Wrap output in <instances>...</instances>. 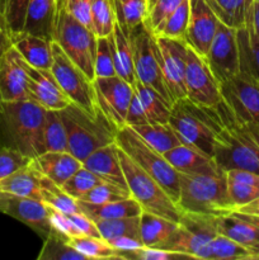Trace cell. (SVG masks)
Returning a JSON list of instances; mask_svg holds the SVG:
<instances>
[{"label": "cell", "instance_id": "cell-58", "mask_svg": "<svg viewBox=\"0 0 259 260\" xmlns=\"http://www.w3.org/2000/svg\"><path fill=\"white\" fill-rule=\"evenodd\" d=\"M246 23L253 28L255 35L259 37V3L255 2V0L251 2L250 8H249L248 14H246L245 24Z\"/></svg>", "mask_w": 259, "mask_h": 260}, {"label": "cell", "instance_id": "cell-41", "mask_svg": "<svg viewBox=\"0 0 259 260\" xmlns=\"http://www.w3.org/2000/svg\"><path fill=\"white\" fill-rule=\"evenodd\" d=\"M99 235L106 241L121 236H134L140 238V216L137 217L113 218V220L94 221Z\"/></svg>", "mask_w": 259, "mask_h": 260}, {"label": "cell", "instance_id": "cell-11", "mask_svg": "<svg viewBox=\"0 0 259 260\" xmlns=\"http://www.w3.org/2000/svg\"><path fill=\"white\" fill-rule=\"evenodd\" d=\"M53 62L51 73L55 76L60 88L71 103L76 104L84 111L95 114L98 111L93 80L76 66L62 51V48L52 41Z\"/></svg>", "mask_w": 259, "mask_h": 260}, {"label": "cell", "instance_id": "cell-9", "mask_svg": "<svg viewBox=\"0 0 259 260\" xmlns=\"http://www.w3.org/2000/svg\"><path fill=\"white\" fill-rule=\"evenodd\" d=\"M217 216L182 212L174 233L156 248L184 254L189 259L210 260L211 241L217 235Z\"/></svg>", "mask_w": 259, "mask_h": 260}, {"label": "cell", "instance_id": "cell-24", "mask_svg": "<svg viewBox=\"0 0 259 260\" xmlns=\"http://www.w3.org/2000/svg\"><path fill=\"white\" fill-rule=\"evenodd\" d=\"M56 14L57 0H29L23 32L53 41Z\"/></svg>", "mask_w": 259, "mask_h": 260}, {"label": "cell", "instance_id": "cell-54", "mask_svg": "<svg viewBox=\"0 0 259 260\" xmlns=\"http://www.w3.org/2000/svg\"><path fill=\"white\" fill-rule=\"evenodd\" d=\"M150 123L149 119H147L146 113L144 111V107H142L141 102L137 98L136 94H134L131 99V103H130L128 109H127L126 114V126H140V124H146Z\"/></svg>", "mask_w": 259, "mask_h": 260}, {"label": "cell", "instance_id": "cell-42", "mask_svg": "<svg viewBox=\"0 0 259 260\" xmlns=\"http://www.w3.org/2000/svg\"><path fill=\"white\" fill-rule=\"evenodd\" d=\"M258 259L253 251L236 241L217 234L211 241L210 260H244Z\"/></svg>", "mask_w": 259, "mask_h": 260}, {"label": "cell", "instance_id": "cell-26", "mask_svg": "<svg viewBox=\"0 0 259 260\" xmlns=\"http://www.w3.org/2000/svg\"><path fill=\"white\" fill-rule=\"evenodd\" d=\"M13 46L30 66L40 70H51L53 62L52 41L22 32L13 37Z\"/></svg>", "mask_w": 259, "mask_h": 260}, {"label": "cell", "instance_id": "cell-20", "mask_svg": "<svg viewBox=\"0 0 259 260\" xmlns=\"http://www.w3.org/2000/svg\"><path fill=\"white\" fill-rule=\"evenodd\" d=\"M28 101L24 60L13 46L0 63V102Z\"/></svg>", "mask_w": 259, "mask_h": 260}, {"label": "cell", "instance_id": "cell-13", "mask_svg": "<svg viewBox=\"0 0 259 260\" xmlns=\"http://www.w3.org/2000/svg\"><path fill=\"white\" fill-rule=\"evenodd\" d=\"M96 107L118 131L126 126V114L134 96V85L119 78H95L93 80Z\"/></svg>", "mask_w": 259, "mask_h": 260}, {"label": "cell", "instance_id": "cell-30", "mask_svg": "<svg viewBox=\"0 0 259 260\" xmlns=\"http://www.w3.org/2000/svg\"><path fill=\"white\" fill-rule=\"evenodd\" d=\"M240 73L259 83V37L246 23L238 29Z\"/></svg>", "mask_w": 259, "mask_h": 260}, {"label": "cell", "instance_id": "cell-38", "mask_svg": "<svg viewBox=\"0 0 259 260\" xmlns=\"http://www.w3.org/2000/svg\"><path fill=\"white\" fill-rule=\"evenodd\" d=\"M41 196H42V202L45 205L61 211L66 215L80 212L78 200L71 197L60 185H57L43 175L41 178Z\"/></svg>", "mask_w": 259, "mask_h": 260}, {"label": "cell", "instance_id": "cell-32", "mask_svg": "<svg viewBox=\"0 0 259 260\" xmlns=\"http://www.w3.org/2000/svg\"><path fill=\"white\" fill-rule=\"evenodd\" d=\"M131 127V126H130ZM152 149L164 155L169 150L182 144L173 127L168 123H146L131 127Z\"/></svg>", "mask_w": 259, "mask_h": 260}, {"label": "cell", "instance_id": "cell-55", "mask_svg": "<svg viewBox=\"0 0 259 260\" xmlns=\"http://www.w3.org/2000/svg\"><path fill=\"white\" fill-rule=\"evenodd\" d=\"M108 244L118 254L127 253V251H135L145 246L142 244L141 239L134 238V236H121V238L112 239V240H108Z\"/></svg>", "mask_w": 259, "mask_h": 260}, {"label": "cell", "instance_id": "cell-52", "mask_svg": "<svg viewBox=\"0 0 259 260\" xmlns=\"http://www.w3.org/2000/svg\"><path fill=\"white\" fill-rule=\"evenodd\" d=\"M182 2L183 0H156L149 8L145 24L152 30L160 22H163L165 18L169 17Z\"/></svg>", "mask_w": 259, "mask_h": 260}, {"label": "cell", "instance_id": "cell-59", "mask_svg": "<svg viewBox=\"0 0 259 260\" xmlns=\"http://www.w3.org/2000/svg\"><path fill=\"white\" fill-rule=\"evenodd\" d=\"M235 212H240V213H246V215H254V216H259V197L255 198L251 202L246 203V205L241 206V207L236 208L234 210ZM233 212V211H231Z\"/></svg>", "mask_w": 259, "mask_h": 260}, {"label": "cell", "instance_id": "cell-2", "mask_svg": "<svg viewBox=\"0 0 259 260\" xmlns=\"http://www.w3.org/2000/svg\"><path fill=\"white\" fill-rule=\"evenodd\" d=\"M226 111V103L220 109H212L196 104L185 96L175 101L170 107L169 124L182 144L213 157L216 137L225 123Z\"/></svg>", "mask_w": 259, "mask_h": 260}, {"label": "cell", "instance_id": "cell-10", "mask_svg": "<svg viewBox=\"0 0 259 260\" xmlns=\"http://www.w3.org/2000/svg\"><path fill=\"white\" fill-rule=\"evenodd\" d=\"M128 40L134 55L136 80L156 90L168 103L173 104L163 76L159 47L152 30L142 22L130 32Z\"/></svg>", "mask_w": 259, "mask_h": 260}, {"label": "cell", "instance_id": "cell-37", "mask_svg": "<svg viewBox=\"0 0 259 260\" xmlns=\"http://www.w3.org/2000/svg\"><path fill=\"white\" fill-rule=\"evenodd\" d=\"M189 20V0H183L177 9L152 29L156 37L184 40Z\"/></svg>", "mask_w": 259, "mask_h": 260}, {"label": "cell", "instance_id": "cell-28", "mask_svg": "<svg viewBox=\"0 0 259 260\" xmlns=\"http://www.w3.org/2000/svg\"><path fill=\"white\" fill-rule=\"evenodd\" d=\"M78 203L81 212L93 221L137 217L142 212V208L140 207V205L134 198L116 201V202L98 203V205L83 202V201H78Z\"/></svg>", "mask_w": 259, "mask_h": 260}, {"label": "cell", "instance_id": "cell-27", "mask_svg": "<svg viewBox=\"0 0 259 260\" xmlns=\"http://www.w3.org/2000/svg\"><path fill=\"white\" fill-rule=\"evenodd\" d=\"M41 178H42V174L38 172L32 160L29 165L13 173L4 179H0V192L42 201Z\"/></svg>", "mask_w": 259, "mask_h": 260}, {"label": "cell", "instance_id": "cell-40", "mask_svg": "<svg viewBox=\"0 0 259 260\" xmlns=\"http://www.w3.org/2000/svg\"><path fill=\"white\" fill-rule=\"evenodd\" d=\"M69 244L86 259H121L119 254L104 239L98 236H78L69 239Z\"/></svg>", "mask_w": 259, "mask_h": 260}, {"label": "cell", "instance_id": "cell-8", "mask_svg": "<svg viewBox=\"0 0 259 260\" xmlns=\"http://www.w3.org/2000/svg\"><path fill=\"white\" fill-rule=\"evenodd\" d=\"M76 66L94 80V60L96 52V36L93 30L79 22L66 9L62 0H57L55 38Z\"/></svg>", "mask_w": 259, "mask_h": 260}, {"label": "cell", "instance_id": "cell-12", "mask_svg": "<svg viewBox=\"0 0 259 260\" xmlns=\"http://www.w3.org/2000/svg\"><path fill=\"white\" fill-rule=\"evenodd\" d=\"M187 98L202 107L220 109L225 104L221 85L211 71L207 61L188 46L185 69Z\"/></svg>", "mask_w": 259, "mask_h": 260}, {"label": "cell", "instance_id": "cell-47", "mask_svg": "<svg viewBox=\"0 0 259 260\" xmlns=\"http://www.w3.org/2000/svg\"><path fill=\"white\" fill-rule=\"evenodd\" d=\"M116 68L113 62L111 43L107 37H96V52L94 60V79L116 76Z\"/></svg>", "mask_w": 259, "mask_h": 260}, {"label": "cell", "instance_id": "cell-35", "mask_svg": "<svg viewBox=\"0 0 259 260\" xmlns=\"http://www.w3.org/2000/svg\"><path fill=\"white\" fill-rule=\"evenodd\" d=\"M218 20L229 27L239 28L245 25L246 14L253 0H206Z\"/></svg>", "mask_w": 259, "mask_h": 260}, {"label": "cell", "instance_id": "cell-19", "mask_svg": "<svg viewBox=\"0 0 259 260\" xmlns=\"http://www.w3.org/2000/svg\"><path fill=\"white\" fill-rule=\"evenodd\" d=\"M218 18L206 0H189V20L184 41L205 57L217 29Z\"/></svg>", "mask_w": 259, "mask_h": 260}, {"label": "cell", "instance_id": "cell-50", "mask_svg": "<svg viewBox=\"0 0 259 260\" xmlns=\"http://www.w3.org/2000/svg\"><path fill=\"white\" fill-rule=\"evenodd\" d=\"M122 260H170V259H189L184 254L168 251L156 246H142L135 251L119 254Z\"/></svg>", "mask_w": 259, "mask_h": 260}, {"label": "cell", "instance_id": "cell-48", "mask_svg": "<svg viewBox=\"0 0 259 260\" xmlns=\"http://www.w3.org/2000/svg\"><path fill=\"white\" fill-rule=\"evenodd\" d=\"M33 159L19 150L8 146H0V179L9 177L13 173L27 167Z\"/></svg>", "mask_w": 259, "mask_h": 260}, {"label": "cell", "instance_id": "cell-22", "mask_svg": "<svg viewBox=\"0 0 259 260\" xmlns=\"http://www.w3.org/2000/svg\"><path fill=\"white\" fill-rule=\"evenodd\" d=\"M164 157L178 173L184 174H218L222 173L212 156L189 145L180 144L165 152Z\"/></svg>", "mask_w": 259, "mask_h": 260}, {"label": "cell", "instance_id": "cell-57", "mask_svg": "<svg viewBox=\"0 0 259 260\" xmlns=\"http://www.w3.org/2000/svg\"><path fill=\"white\" fill-rule=\"evenodd\" d=\"M13 47V38L7 28L4 17L0 14V63L4 60L8 51Z\"/></svg>", "mask_w": 259, "mask_h": 260}, {"label": "cell", "instance_id": "cell-6", "mask_svg": "<svg viewBox=\"0 0 259 260\" xmlns=\"http://www.w3.org/2000/svg\"><path fill=\"white\" fill-rule=\"evenodd\" d=\"M116 144L140 168L151 175L177 205L179 200V173L170 165L164 155L152 149L130 126L117 131Z\"/></svg>", "mask_w": 259, "mask_h": 260}, {"label": "cell", "instance_id": "cell-1", "mask_svg": "<svg viewBox=\"0 0 259 260\" xmlns=\"http://www.w3.org/2000/svg\"><path fill=\"white\" fill-rule=\"evenodd\" d=\"M46 111L32 101L0 102V146L19 150L30 159L46 152Z\"/></svg>", "mask_w": 259, "mask_h": 260}, {"label": "cell", "instance_id": "cell-17", "mask_svg": "<svg viewBox=\"0 0 259 260\" xmlns=\"http://www.w3.org/2000/svg\"><path fill=\"white\" fill-rule=\"evenodd\" d=\"M0 212L20 221L43 239L52 230L48 221L47 206L42 201L0 192Z\"/></svg>", "mask_w": 259, "mask_h": 260}, {"label": "cell", "instance_id": "cell-29", "mask_svg": "<svg viewBox=\"0 0 259 260\" xmlns=\"http://www.w3.org/2000/svg\"><path fill=\"white\" fill-rule=\"evenodd\" d=\"M108 38L109 43H111V50L112 55H113V62L117 75L134 85V83L136 81V75H135L134 55H132L128 36L124 35L116 23L113 32L108 36Z\"/></svg>", "mask_w": 259, "mask_h": 260}, {"label": "cell", "instance_id": "cell-43", "mask_svg": "<svg viewBox=\"0 0 259 260\" xmlns=\"http://www.w3.org/2000/svg\"><path fill=\"white\" fill-rule=\"evenodd\" d=\"M116 25L113 0H91V30L96 37H107Z\"/></svg>", "mask_w": 259, "mask_h": 260}, {"label": "cell", "instance_id": "cell-23", "mask_svg": "<svg viewBox=\"0 0 259 260\" xmlns=\"http://www.w3.org/2000/svg\"><path fill=\"white\" fill-rule=\"evenodd\" d=\"M33 164L43 177L60 187L83 167V162L69 151H46L33 159Z\"/></svg>", "mask_w": 259, "mask_h": 260}, {"label": "cell", "instance_id": "cell-49", "mask_svg": "<svg viewBox=\"0 0 259 260\" xmlns=\"http://www.w3.org/2000/svg\"><path fill=\"white\" fill-rule=\"evenodd\" d=\"M226 182H228V194L233 206V211L259 197L258 187L246 184V183L235 182V180L226 179Z\"/></svg>", "mask_w": 259, "mask_h": 260}, {"label": "cell", "instance_id": "cell-45", "mask_svg": "<svg viewBox=\"0 0 259 260\" xmlns=\"http://www.w3.org/2000/svg\"><path fill=\"white\" fill-rule=\"evenodd\" d=\"M101 183H103L101 178L96 177L94 173H91L86 168L81 167L78 172L71 175L70 179H68L61 185V188L68 194H70L71 197L79 201L84 194H86L89 190L93 189L94 187H96Z\"/></svg>", "mask_w": 259, "mask_h": 260}, {"label": "cell", "instance_id": "cell-56", "mask_svg": "<svg viewBox=\"0 0 259 260\" xmlns=\"http://www.w3.org/2000/svg\"><path fill=\"white\" fill-rule=\"evenodd\" d=\"M70 217H71V220L74 221V223H75L76 228H78V230L81 233V235L83 236H98V238H101L98 229H96L95 222H94L93 220H90V218H89L86 215H84L81 211L78 213H71Z\"/></svg>", "mask_w": 259, "mask_h": 260}, {"label": "cell", "instance_id": "cell-36", "mask_svg": "<svg viewBox=\"0 0 259 260\" xmlns=\"http://www.w3.org/2000/svg\"><path fill=\"white\" fill-rule=\"evenodd\" d=\"M38 260H88L69 244V239L62 234L51 230L45 239L42 250L38 254Z\"/></svg>", "mask_w": 259, "mask_h": 260}, {"label": "cell", "instance_id": "cell-60", "mask_svg": "<svg viewBox=\"0 0 259 260\" xmlns=\"http://www.w3.org/2000/svg\"><path fill=\"white\" fill-rule=\"evenodd\" d=\"M233 212H235V211H233ZM236 215H239L240 217L245 218L246 221H249V222L254 223V225L256 226V228L259 229V216H254V215H246V213H240V212H235Z\"/></svg>", "mask_w": 259, "mask_h": 260}, {"label": "cell", "instance_id": "cell-34", "mask_svg": "<svg viewBox=\"0 0 259 260\" xmlns=\"http://www.w3.org/2000/svg\"><path fill=\"white\" fill-rule=\"evenodd\" d=\"M116 23L126 36L140 23L145 22L149 12L147 0H113Z\"/></svg>", "mask_w": 259, "mask_h": 260}, {"label": "cell", "instance_id": "cell-3", "mask_svg": "<svg viewBox=\"0 0 259 260\" xmlns=\"http://www.w3.org/2000/svg\"><path fill=\"white\" fill-rule=\"evenodd\" d=\"M213 159L223 172L243 169L259 174V124L238 121L228 108L216 137Z\"/></svg>", "mask_w": 259, "mask_h": 260}, {"label": "cell", "instance_id": "cell-31", "mask_svg": "<svg viewBox=\"0 0 259 260\" xmlns=\"http://www.w3.org/2000/svg\"><path fill=\"white\" fill-rule=\"evenodd\" d=\"M178 228V222L155 213L142 211L140 215V238L145 246H159Z\"/></svg>", "mask_w": 259, "mask_h": 260}, {"label": "cell", "instance_id": "cell-15", "mask_svg": "<svg viewBox=\"0 0 259 260\" xmlns=\"http://www.w3.org/2000/svg\"><path fill=\"white\" fill-rule=\"evenodd\" d=\"M221 85L223 102L238 121L259 124V83L239 73Z\"/></svg>", "mask_w": 259, "mask_h": 260}, {"label": "cell", "instance_id": "cell-62", "mask_svg": "<svg viewBox=\"0 0 259 260\" xmlns=\"http://www.w3.org/2000/svg\"><path fill=\"white\" fill-rule=\"evenodd\" d=\"M255 2H258V3H259V0H255Z\"/></svg>", "mask_w": 259, "mask_h": 260}, {"label": "cell", "instance_id": "cell-44", "mask_svg": "<svg viewBox=\"0 0 259 260\" xmlns=\"http://www.w3.org/2000/svg\"><path fill=\"white\" fill-rule=\"evenodd\" d=\"M29 0H0V14L4 17L12 38L24 30Z\"/></svg>", "mask_w": 259, "mask_h": 260}, {"label": "cell", "instance_id": "cell-16", "mask_svg": "<svg viewBox=\"0 0 259 260\" xmlns=\"http://www.w3.org/2000/svg\"><path fill=\"white\" fill-rule=\"evenodd\" d=\"M156 37V36H155ZM160 52L163 76L172 102L187 96L185 91V69H187L188 45L184 40L156 37Z\"/></svg>", "mask_w": 259, "mask_h": 260}, {"label": "cell", "instance_id": "cell-18", "mask_svg": "<svg viewBox=\"0 0 259 260\" xmlns=\"http://www.w3.org/2000/svg\"><path fill=\"white\" fill-rule=\"evenodd\" d=\"M24 69L27 73L28 101L35 102L48 111H61L71 103L51 70H40L25 61Z\"/></svg>", "mask_w": 259, "mask_h": 260}, {"label": "cell", "instance_id": "cell-61", "mask_svg": "<svg viewBox=\"0 0 259 260\" xmlns=\"http://www.w3.org/2000/svg\"><path fill=\"white\" fill-rule=\"evenodd\" d=\"M155 2H156V0H147V5H149V8H150V7H151V5H152V4H154V3H155Z\"/></svg>", "mask_w": 259, "mask_h": 260}, {"label": "cell", "instance_id": "cell-7", "mask_svg": "<svg viewBox=\"0 0 259 260\" xmlns=\"http://www.w3.org/2000/svg\"><path fill=\"white\" fill-rule=\"evenodd\" d=\"M118 156L131 198L139 203L142 211L179 222L182 211L165 192L164 188L119 147Z\"/></svg>", "mask_w": 259, "mask_h": 260}, {"label": "cell", "instance_id": "cell-46", "mask_svg": "<svg viewBox=\"0 0 259 260\" xmlns=\"http://www.w3.org/2000/svg\"><path fill=\"white\" fill-rule=\"evenodd\" d=\"M127 198H131L128 189L117 187V185L111 184L108 182H103L96 185V187H94L93 189L89 190L79 201L98 205V203L116 202V201L127 200Z\"/></svg>", "mask_w": 259, "mask_h": 260}, {"label": "cell", "instance_id": "cell-5", "mask_svg": "<svg viewBox=\"0 0 259 260\" xmlns=\"http://www.w3.org/2000/svg\"><path fill=\"white\" fill-rule=\"evenodd\" d=\"M182 212L220 216L233 211L228 194L226 173L184 174L179 173V200Z\"/></svg>", "mask_w": 259, "mask_h": 260}, {"label": "cell", "instance_id": "cell-53", "mask_svg": "<svg viewBox=\"0 0 259 260\" xmlns=\"http://www.w3.org/2000/svg\"><path fill=\"white\" fill-rule=\"evenodd\" d=\"M68 12L91 29V0H62Z\"/></svg>", "mask_w": 259, "mask_h": 260}, {"label": "cell", "instance_id": "cell-4", "mask_svg": "<svg viewBox=\"0 0 259 260\" xmlns=\"http://www.w3.org/2000/svg\"><path fill=\"white\" fill-rule=\"evenodd\" d=\"M58 113L68 134L69 152L81 162L99 147L116 142L117 128L99 109L91 114L70 103Z\"/></svg>", "mask_w": 259, "mask_h": 260}, {"label": "cell", "instance_id": "cell-14", "mask_svg": "<svg viewBox=\"0 0 259 260\" xmlns=\"http://www.w3.org/2000/svg\"><path fill=\"white\" fill-rule=\"evenodd\" d=\"M205 58L220 84L238 75L240 73L238 29L218 20L217 29Z\"/></svg>", "mask_w": 259, "mask_h": 260}, {"label": "cell", "instance_id": "cell-39", "mask_svg": "<svg viewBox=\"0 0 259 260\" xmlns=\"http://www.w3.org/2000/svg\"><path fill=\"white\" fill-rule=\"evenodd\" d=\"M43 141L46 151H69L68 134L58 111H46Z\"/></svg>", "mask_w": 259, "mask_h": 260}, {"label": "cell", "instance_id": "cell-33", "mask_svg": "<svg viewBox=\"0 0 259 260\" xmlns=\"http://www.w3.org/2000/svg\"><path fill=\"white\" fill-rule=\"evenodd\" d=\"M134 90L137 98L141 102L150 123H168L170 117V107L156 90L144 85L136 80L134 83Z\"/></svg>", "mask_w": 259, "mask_h": 260}, {"label": "cell", "instance_id": "cell-51", "mask_svg": "<svg viewBox=\"0 0 259 260\" xmlns=\"http://www.w3.org/2000/svg\"><path fill=\"white\" fill-rule=\"evenodd\" d=\"M47 212L48 221H50V225L52 228V230L62 234L68 239L83 236L80 231L78 230V228L75 226L74 221L71 220L70 215H66V213L55 210V208L50 207V206H47Z\"/></svg>", "mask_w": 259, "mask_h": 260}, {"label": "cell", "instance_id": "cell-25", "mask_svg": "<svg viewBox=\"0 0 259 260\" xmlns=\"http://www.w3.org/2000/svg\"><path fill=\"white\" fill-rule=\"evenodd\" d=\"M217 233L253 251L259 259V229L235 212L217 216Z\"/></svg>", "mask_w": 259, "mask_h": 260}, {"label": "cell", "instance_id": "cell-21", "mask_svg": "<svg viewBox=\"0 0 259 260\" xmlns=\"http://www.w3.org/2000/svg\"><path fill=\"white\" fill-rule=\"evenodd\" d=\"M83 167L94 173L103 182L128 189L119 161L118 146L116 142L99 147L91 152L83 161Z\"/></svg>", "mask_w": 259, "mask_h": 260}]
</instances>
